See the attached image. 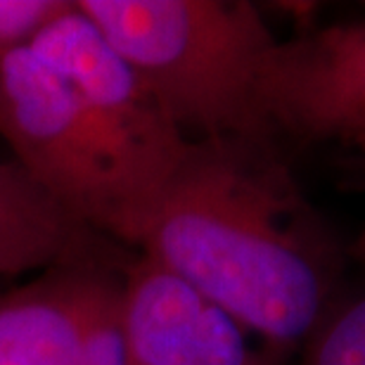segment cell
I'll list each match as a JSON object with an SVG mask.
<instances>
[{
    "label": "cell",
    "mask_w": 365,
    "mask_h": 365,
    "mask_svg": "<svg viewBox=\"0 0 365 365\" xmlns=\"http://www.w3.org/2000/svg\"><path fill=\"white\" fill-rule=\"evenodd\" d=\"M138 254L228 313L275 365L344 289V250L280 143L190 140Z\"/></svg>",
    "instance_id": "cell-1"
},
{
    "label": "cell",
    "mask_w": 365,
    "mask_h": 365,
    "mask_svg": "<svg viewBox=\"0 0 365 365\" xmlns=\"http://www.w3.org/2000/svg\"><path fill=\"white\" fill-rule=\"evenodd\" d=\"M187 140L280 143L264 81L277 46L245 0H76ZM282 145V143H280Z\"/></svg>",
    "instance_id": "cell-2"
},
{
    "label": "cell",
    "mask_w": 365,
    "mask_h": 365,
    "mask_svg": "<svg viewBox=\"0 0 365 365\" xmlns=\"http://www.w3.org/2000/svg\"><path fill=\"white\" fill-rule=\"evenodd\" d=\"M0 135L71 218L138 252L145 216L126 178L69 86L31 48L0 60Z\"/></svg>",
    "instance_id": "cell-3"
},
{
    "label": "cell",
    "mask_w": 365,
    "mask_h": 365,
    "mask_svg": "<svg viewBox=\"0 0 365 365\" xmlns=\"http://www.w3.org/2000/svg\"><path fill=\"white\" fill-rule=\"evenodd\" d=\"M31 50L74 93L86 119L126 178L148 230L190 140L138 71L78 10L76 0L34 41Z\"/></svg>",
    "instance_id": "cell-4"
},
{
    "label": "cell",
    "mask_w": 365,
    "mask_h": 365,
    "mask_svg": "<svg viewBox=\"0 0 365 365\" xmlns=\"http://www.w3.org/2000/svg\"><path fill=\"white\" fill-rule=\"evenodd\" d=\"M264 102L280 143L365 148V19L277 41Z\"/></svg>",
    "instance_id": "cell-5"
},
{
    "label": "cell",
    "mask_w": 365,
    "mask_h": 365,
    "mask_svg": "<svg viewBox=\"0 0 365 365\" xmlns=\"http://www.w3.org/2000/svg\"><path fill=\"white\" fill-rule=\"evenodd\" d=\"M123 365H275L228 313L138 254L121 275Z\"/></svg>",
    "instance_id": "cell-6"
},
{
    "label": "cell",
    "mask_w": 365,
    "mask_h": 365,
    "mask_svg": "<svg viewBox=\"0 0 365 365\" xmlns=\"http://www.w3.org/2000/svg\"><path fill=\"white\" fill-rule=\"evenodd\" d=\"M121 250L71 218L17 162H0V275L123 266L128 261L114 257Z\"/></svg>",
    "instance_id": "cell-7"
},
{
    "label": "cell",
    "mask_w": 365,
    "mask_h": 365,
    "mask_svg": "<svg viewBox=\"0 0 365 365\" xmlns=\"http://www.w3.org/2000/svg\"><path fill=\"white\" fill-rule=\"evenodd\" d=\"M123 266L57 268L0 297V365H83L93 287L102 271Z\"/></svg>",
    "instance_id": "cell-8"
},
{
    "label": "cell",
    "mask_w": 365,
    "mask_h": 365,
    "mask_svg": "<svg viewBox=\"0 0 365 365\" xmlns=\"http://www.w3.org/2000/svg\"><path fill=\"white\" fill-rule=\"evenodd\" d=\"M299 354L302 365H365V287L341 289Z\"/></svg>",
    "instance_id": "cell-9"
},
{
    "label": "cell",
    "mask_w": 365,
    "mask_h": 365,
    "mask_svg": "<svg viewBox=\"0 0 365 365\" xmlns=\"http://www.w3.org/2000/svg\"><path fill=\"white\" fill-rule=\"evenodd\" d=\"M74 0H0V60L34 41L71 10Z\"/></svg>",
    "instance_id": "cell-10"
},
{
    "label": "cell",
    "mask_w": 365,
    "mask_h": 365,
    "mask_svg": "<svg viewBox=\"0 0 365 365\" xmlns=\"http://www.w3.org/2000/svg\"><path fill=\"white\" fill-rule=\"evenodd\" d=\"M359 257L365 261V232H363V237H361V242H359Z\"/></svg>",
    "instance_id": "cell-11"
}]
</instances>
